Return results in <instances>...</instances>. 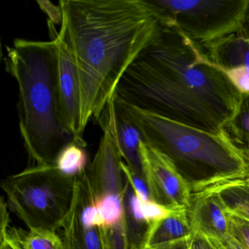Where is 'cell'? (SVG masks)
Returning <instances> with one entry per match:
<instances>
[{
    "label": "cell",
    "mask_w": 249,
    "mask_h": 249,
    "mask_svg": "<svg viewBox=\"0 0 249 249\" xmlns=\"http://www.w3.org/2000/svg\"><path fill=\"white\" fill-rule=\"evenodd\" d=\"M123 209L124 221L129 249H145L151 225L145 218L142 203L126 177L124 190Z\"/></svg>",
    "instance_id": "cell-14"
},
{
    "label": "cell",
    "mask_w": 249,
    "mask_h": 249,
    "mask_svg": "<svg viewBox=\"0 0 249 249\" xmlns=\"http://www.w3.org/2000/svg\"><path fill=\"white\" fill-rule=\"evenodd\" d=\"M242 178H243L246 182H248V183H249V171L247 172V173L245 175V176H243V177Z\"/></svg>",
    "instance_id": "cell-29"
},
{
    "label": "cell",
    "mask_w": 249,
    "mask_h": 249,
    "mask_svg": "<svg viewBox=\"0 0 249 249\" xmlns=\"http://www.w3.org/2000/svg\"><path fill=\"white\" fill-rule=\"evenodd\" d=\"M51 37L58 47V86L61 119L64 126L72 135L74 141L87 146L81 130V98L78 72L72 53L59 37L53 23L49 21Z\"/></svg>",
    "instance_id": "cell-10"
},
{
    "label": "cell",
    "mask_w": 249,
    "mask_h": 249,
    "mask_svg": "<svg viewBox=\"0 0 249 249\" xmlns=\"http://www.w3.org/2000/svg\"><path fill=\"white\" fill-rule=\"evenodd\" d=\"M86 147L71 141L59 151L53 165L62 174L76 178L85 173L90 164Z\"/></svg>",
    "instance_id": "cell-19"
},
{
    "label": "cell",
    "mask_w": 249,
    "mask_h": 249,
    "mask_svg": "<svg viewBox=\"0 0 249 249\" xmlns=\"http://www.w3.org/2000/svg\"><path fill=\"white\" fill-rule=\"evenodd\" d=\"M191 249H217L206 236L197 231H193L191 241Z\"/></svg>",
    "instance_id": "cell-25"
},
{
    "label": "cell",
    "mask_w": 249,
    "mask_h": 249,
    "mask_svg": "<svg viewBox=\"0 0 249 249\" xmlns=\"http://www.w3.org/2000/svg\"><path fill=\"white\" fill-rule=\"evenodd\" d=\"M114 100L136 125L144 142L170 160L192 194L240 178L249 171L243 151L224 132L210 133L138 108L116 97Z\"/></svg>",
    "instance_id": "cell-4"
},
{
    "label": "cell",
    "mask_w": 249,
    "mask_h": 249,
    "mask_svg": "<svg viewBox=\"0 0 249 249\" xmlns=\"http://www.w3.org/2000/svg\"><path fill=\"white\" fill-rule=\"evenodd\" d=\"M113 96L165 119L218 135L234 116L241 92L202 46L174 26L162 23L124 74Z\"/></svg>",
    "instance_id": "cell-1"
},
{
    "label": "cell",
    "mask_w": 249,
    "mask_h": 249,
    "mask_svg": "<svg viewBox=\"0 0 249 249\" xmlns=\"http://www.w3.org/2000/svg\"><path fill=\"white\" fill-rule=\"evenodd\" d=\"M6 206L7 204L2 202L1 225L6 227L23 249H66L62 237L56 231L44 229H28L25 231L10 227Z\"/></svg>",
    "instance_id": "cell-16"
},
{
    "label": "cell",
    "mask_w": 249,
    "mask_h": 249,
    "mask_svg": "<svg viewBox=\"0 0 249 249\" xmlns=\"http://www.w3.org/2000/svg\"><path fill=\"white\" fill-rule=\"evenodd\" d=\"M105 227L86 170L75 179L72 207L59 229L65 249H106Z\"/></svg>",
    "instance_id": "cell-8"
},
{
    "label": "cell",
    "mask_w": 249,
    "mask_h": 249,
    "mask_svg": "<svg viewBox=\"0 0 249 249\" xmlns=\"http://www.w3.org/2000/svg\"><path fill=\"white\" fill-rule=\"evenodd\" d=\"M245 158H246V161H247L248 164H249V151H248L247 152L244 153Z\"/></svg>",
    "instance_id": "cell-30"
},
{
    "label": "cell",
    "mask_w": 249,
    "mask_h": 249,
    "mask_svg": "<svg viewBox=\"0 0 249 249\" xmlns=\"http://www.w3.org/2000/svg\"><path fill=\"white\" fill-rule=\"evenodd\" d=\"M106 249H129L124 221L105 227Z\"/></svg>",
    "instance_id": "cell-20"
},
{
    "label": "cell",
    "mask_w": 249,
    "mask_h": 249,
    "mask_svg": "<svg viewBox=\"0 0 249 249\" xmlns=\"http://www.w3.org/2000/svg\"><path fill=\"white\" fill-rule=\"evenodd\" d=\"M40 9L47 14L49 21L53 24H62V11L60 5H53L49 1H37Z\"/></svg>",
    "instance_id": "cell-23"
},
{
    "label": "cell",
    "mask_w": 249,
    "mask_h": 249,
    "mask_svg": "<svg viewBox=\"0 0 249 249\" xmlns=\"http://www.w3.org/2000/svg\"><path fill=\"white\" fill-rule=\"evenodd\" d=\"M75 179L53 164L30 166L2 181L7 205L28 229L56 231L71 211Z\"/></svg>",
    "instance_id": "cell-5"
},
{
    "label": "cell",
    "mask_w": 249,
    "mask_h": 249,
    "mask_svg": "<svg viewBox=\"0 0 249 249\" xmlns=\"http://www.w3.org/2000/svg\"><path fill=\"white\" fill-rule=\"evenodd\" d=\"M241 93H249V40L237 33L202 46Z\"/></svg>",
    "instance_id": "cell-11"
},
{
    "label": "cell",
    "mask_w": 249,
    "mask_h": 249,
    "mask_svg": "<svg viewBox=\"0 0 249 249\" xmlns=\"http://www.w3.org/2000/svg\"><path fill=\"white\" fill-rule=\"evenodd\" d=\"M208 239L217 249H246L240 242L237 241L230 234L218 238Z\"/></svg>",
    "instance_id": "cell-24"
},
{
    "label": "cell",
    "mask_w": 249,
    "mask_h": 249,
    "mask_svg": "<svg viewBox=\"0 0 249 249\" xmlns=\"http://www.w3.org/2000/svg\"><path fill=\"white\" fill-rule=\"evenodd\" d=\"M59 37L79 81L81 130L98 121L119 81L162 25L151 0H60Z\"/></svg>",
    "instance_id": "cell-2"
},
{
    "label": "cell",
    "mask_w": 249,
    "mask_h": 249,
    "mask_svg": "<svg viewBox=\"0 0 249 249\" xmlns=\"http://www.w3.org/2000/svg\"><path fill=\"white\" fill-rule=\"evenodd\" d=\"M192 231L208 238L229 234V212L221 198L209 189L192 194L188 209Z\"/></svg>",
    "instance_id": "cell-13"
},
{
    "label": "cell",
    "mask_w": 249,
    "mask_h": 249,
    "mask_svg": "<svg viewBox=\"0 0 249 249\" xmlns=\"http://www.w3.org/2000/svg\"><path fill=\"white\" fill-rule=\"evenodd\" d=\"M229 234L249 249V221L229 212Z\"/></svg>",
    "instance_id": "cell-21"
},
{
    "label": "cell",
    "mask_w": 249,
    "mask_h": 249,
    "mask_svg": "<svg viewBox=\"0 0 249 249\" xmlns=\"http://www.w3.org/2000/svg\"><path fill=\"white\" fill-rule=\"evenodd\" d=\"M6 52L5 70L18 83L20 133L31 166L53 164L74 141L61 119L57 43L17 38Z\"/></svg>",
    "instance_id": "cell-3"
},
{
    "label": "cell",
    "mask_w": 249,
    "mask_h": 249,
    "mask_svg": "<svg viewBox=\"0 0 249 249\" xmlns=\"http://www.w3.org/2000/svg\"><path fill=\"white\" fill-rule=\"evenodd\" d=\"M192 233L188 209L173 210L152 224L145 248L186 238Z\"/></svg>",
    "instance_id": "cell-15"
},
{
    "label": "cell",
    "mask_w": 249,
    "mask_h": 249,
    "mask_svg": "<svg viewBox=\"0 0 249 249\" xmlns=\"http://www.w3.org/2000/svg\"><path fill=\"white\" fill-rule=\"evenodd\" d=\"M98 122L110 128L124 162L135 173L143 176L141 142L143 141L136 125L116 104L114 97L107 103ZM145 178V177H144Z\"/></svg>",
    "instance_id": "cell-12"
},
{
    "label": "cell",
    "mask_w": 249,
    "mask_h": 249,
    "mask_svg": "<svg viewBox=\"0 0 249 249\" xmlns=\"http://www.w3.org/2000/svg\"><path fill=\"white\" fill-rule=\"evenodd\" d=\"M164 24L176 27L191 40L206 46L237 33L249 0H151Z\"/></svg>",
    "instance_id": "cell-6"
},
{
    "label": "cell",
    "mask_w": 249,
    "mask_h": 249,
    "mask_svg": "<svg viewBox=\"0 0 249 249\" xmlns=\"http://www.w3.org/2000/svg\"><path fill=\"white\" fill-rule=\"evenodd\" d=\"M237 34L249 40V3Z\"/></svg>",
    "instance_id": "cell-28"
},
{
    "label": "cell",
    "mask_w": 249,
    "mask_h": 249,
    "mask_svg": "<svg viewBox=\"0 0 249 249\" xmlns=\"http://www.w3.org/2000/svg\"><path fill=\"white\" fill-rule=\"evenodd\" d=\"M219 196L228 212L249 221V183L243 178L209 188Z\"/></svg>",
    "instance_id": "cell-17"
},
{
    "label": "cell",
    "mask_w": 249,
    "mask_h": 249,
    "mask_svg": "<svg viewBox=\"0 0 249 249\" xmlns=\"http://www.w3.org/2000/svg\"><path fill=\"white\" fill-rule=\"evenodd\" d=\"M223 132L243 154L249 151V93H241L237 110Z\"/></svg>",
    "instance_id": "cell-18"
},
{
    "label": "cell",
    "mask_w": 249,
    "mask_h": 249,
    "mask_svg": "<svg viewBox=\"0 0 249 249\" xmlns=\"http://www.w3.org/2000/svg\"><path fill=\"white\" fill-rule=\"evenodd\" d=\"M0 249H23L19 243L9 234L4 225H1Z\"/></svg>",
    "instance_id": "cell-26"
},
{
    "label": "cell",
    "mask_w": 249,
    "mask_h": 249,
    "mask_svg": "<svg viewBox=\"0 0 249 249\" xmlns=\"http://www.w3.org/2000/svg\"><path fill=\"white\" fill-rule=\"evenodd\" d=\"M122 167L126 180H128L129 184L131 185L132 189L135 191V194H136L137 196H138L140 201L143 203V202L151 200L148 185H147L145 178L143 176H140L138 173L131 170L124 162V161L122 163Z\"/></svg>",
    "instance_id": "cell-22"
},
{
    "label": "cell",
    "mask_w": 249,
    "mask_h": 249,
    "mask_svg": "<svg viewBox=\"0 0 249 249\" xmlns=\"http://www.w3.org/2000/svg\"><path fill=\"white\" fill-rule=\"evenodd\" d=\"M141 157L151 201L167 211L189 209L192 190L170 160L143 141Z\"/></svg>",
    "instance_id": "cell-9"
},
{
    "label": "cell",
    "mask_w": 249,
    "mask_h": 249,
    "mask_svg": "<svg viewBox=\"0 0 249 249\" xmlns=\"http://www.w3.org/2000/svg\"><path fill=\"white\" fill-rule=\"evenodd\" d=\"M100 126L103 137L87 173L97 208L106 227H110L124 221L125 176L122 167L123 160L114 136L107 124Z\"/></svg>",
    "instance_id": "cell-7"
},
{
    "label": "cell",
    "mask_w": 249,
    "mask_h": 249,
    "mask_svg": "<svg viewBox=\"0 0 249 249\" xmlns=\"http://www.w3.org/2000/svg\"><path fill=\"white\" fill-rule=\"evenodd\" d=\"M191 241H192V236L181 240L170 242V243L147 247L144 249H191Z\"/></svg>",
    "instance_id": "cell-27"
}]
</instances>
